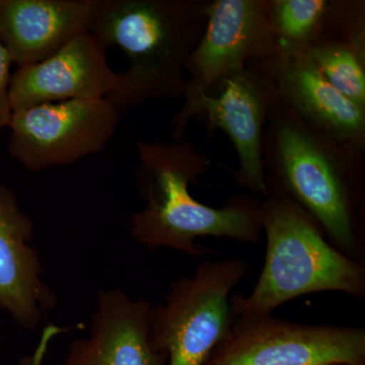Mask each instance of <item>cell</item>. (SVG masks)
Instances as JSON below:
<instances>
[{"label": "cell", "mask_w": 365, "mask_h": 365, "mask_svg": "<svg viewBox=\"0 0 365 365\" xmlns=\"http://www.w3.org/2000/svg\"><path fill=\"white\" fill-rule=\"evenodd\" d=\"M122 113L108 98L40 104L13 113L9 150L25 169L66 167L105 150Z\"/></svg>", "instance_id": "obj_8"}, {"label": "cell", "mask_w": 365, "mask_h": 365, "mask_svg": "<svg viewBox=\"0 0 365 365\" xmlns=\"http://www.w3.org/2000/svg\"><path fill=\"white\" fill-rule=\"evenodd\" d=\"M272 61L252 62L227 74L196 103L188 117L190 123L202 116L209 131L225 132L239 160L235 182L264 198L268 196L264 134L271 112L280 103Z\"/></svg>", "instance_id": "obj_9"}, {"label": "cell", "mask_w": 365, "mask_h": 365, "mask_svg": "<svg viewBox=\"0 0 365 365\" xmlns=\"http://www.w3.org/2000/svg\"><path fill=\"white\" fill-rule=\"evenodd\" d=\"M205 31L185 66L184 98L172 122V136L181 140L192 108L222 78L252 62H270L279 50L268 0L206 1Z\"/></svg>", "instance_id": "obj_6"}, {"label": "cell", "mask_w": 365, "mask_h": 365, "mask_svg": "<svg viewBox=\"0 0 365 365\" xmlns=\"http://www.w3.org/2000/svg\"><path fill=\"white\" fill-rule=\"evenodd\" d=\"M272 66L283 105L317 130L364 157L365 110L331 86L304 52L279 49Z\"/></svg>", "instance_id": "obj_13"}, {"label": "cell", "mask_w": 365, "mask_h": 365, "mask_svg": "<svg viewBox=\"0 0 365 365\" xmlns=\"http://www.w3.org/2000/svg\"><path fill=\"white\" fill-rule=\"evenodd\" d=\"M97 0H0V39L19 67L51 56L88 32Z\"/></svg>", "instance_id": "obj_14"}, {"label": "cell", "mask_w": 365, "mask_h": 365, "mask_svg": "<svg viewBox=\"0 0 365 365\" xmlns=\"http://www.w3.org/2000/svg\"><path fill=\"white\" fill-rule=\"evenodd\" d=\"M326 365H359L349 364V362H334V364H326Z\"/></svg>", "instance_id": "obj_19"}, {"label": "cell", "mask_w": 365, "mask_h": 365, "mask_svg": "<svg viewBox=\"0 0 365 365\" xmlns=\"http://www.w3.org/2000/svg\"><path fill=\"white\" fill-rule=\"evenodd\" d=\"M153 309L121 288L101 290L90 335L72 343L66 365H169V356L151 344Z\"/></svg>", "instance_id": "obj_12"}, {"label": "cell", "mask_w": 365, "mask_h": 365, "mask_svg": "<svg viewBox=\"0 0 365 365\" xmlns=\"http://www.w3.org/2000/svg\"><path fill=\"white\" fill-rule=\"evenodd\" d=\"M362 158L281 102L268 118L263 145L268 192L299 204L336 249L359 262L365 254Z\"/></svg>", "instance_id": "obj_1"}, {"label": "cell", "mask_w": 365, "mask_h": 365, "mask_svg": "<svg viewBox=\"0 0 365 365\" xmlns=\"http://www.w3.org/2000/svg\"><path fill=\"white\" fill-rule=\"evenodd\" d=\"M201 0H97L88 32L129 61L112 98L123 113L148 100L182 97L185 66L207 24Z\"/></svg>", "instance_id": "obj_3"}, {"label": "cell", "mask_w": 365, "mask_h": 365, "mask_svg": "<svg viewBox=\"0 0 365 365\" xmlns=\"http://www.w3.org/2000/svg\"><path fill=\"white\" fill-rule=\"evenodd\" d=\"M105 48L90 32L79 34L51 56L19 67L11 74L13 111L72 100H100L119 96L123 72L110 66Z\"/></svg>", "instance_id": "obj_10"}, {"label": "cell", "mask_w": 365, "mask_h": 365, "mask_svg": "<svg viewBox=\"0 0 365 365\" xmlns=\"http://www.w3.org/2000/svg\"><path fill=\"white\" fill-rule=\"evenodd\" d=\"M365 365V329L304 324L272 314L235 317L203 365Z\"/></svg>", "instance_id": "obj_7"}, {"label": "cell", "mask_w": 365, "mask_h": 365, "mask_svg": "<svg viewBox=\"0 0 365 365\" xmlns=\"http://www.w3.org/2000/svg\"><path fill=\"white\" fill-rule=\"evenodd\" d=\"M364 2L331 1L306 54L326 81L365 110Z\"/></svg>", "instance_id": "obj_15"}, {"label": "cell", "mask_w": 365, "mask_h": 365, "mask_svg": "<svg viewBox=\"0 0 365 365\" xmlns=\"http://www.w3.org/2000/svg\"><path fill=\"white\" fill-rule=\"evenodd\" d=\"M136 185L145 207L132 216L130 234L148 249L165 247L202 256L196 244L204 237H227L256 245L263 232L262 204L239 194L223 207L205 205L191 195L189 186L210 167L208 158L191 141H137Z\"/></svg>", "instance_id": "obj_2"}, {"label": "cell", "mask_w": 365, "mask_h": 365, "mask_svg": "<svg viewBox=\"0 0 365 365\" xmlns=\"http://www.w3.org/2000/svg\"><path fill=\"white\" fill-rule=\"evenodd\" d=\"M262 204L267 237L265 262L249 297H230L235 317L272 314L302 295L338 292L365 297V267L325 239V234L292 199L269 191Z\"/></svg>", "instance_id": "obj_4"}, {"label": "cell", "mask_w": 365, "mask_h": 365, "mask_svg": "<svg viewBox=\"0 0 365 365\" xmlns=\"http://www.w3.org/2000/svg\"><path fill=\"white\" fill-rule=\"evenodd\" d=\"M34 223L13 190L0 182V309L26 331L40 326L57 297L42 280L39 253L31 246Z\"/></svg>", "instance_id": "obj_11"}, {"label": "cell", "mask_w": 365, "mask_h": 365, "mask_svg": "<svg viewBox=\"0 0 365 365\" xmlns=\"http://www.w3.org/2000/svg\"><path fill=\"white\" fill-rule=\"evenodd\" d=\"M69 330L71 329L61 328V327L52 325V324L46 326L33 355L21 359L20 365H42L50 342L59 334L66 333Z\"/></svg>", "instance_id": "obj_18"}, {"label": "cell", "mask_w": 365, "mask_h": 365, "mask_svg": "<svg viewBox=\"0 0 365 365\" xmlns=\"http://www.w3.org/2000/svg\"><path fill=\"white\" fill-rule=\"evenodd\" d=\"M330 6L331 0H268L279 49L306 52L321 32Z\"/></svg>", "instance_id": "obj_16"}, {"label": "cell", "mask_w": 365, "mask_h": 365, "mask_svg": "<svg viewBox=\"0 0 365 365\" xmlns=\"http://www.w3.org/2000/svg\"><path fill=\"white\" fill-rule=\"evenodd\" d=\"M11 64H13V60L0 39V130L9 128L13 117L14 111L11 108V97H9Z\"/></svg>", "instance_id": "obj_17"}, {"label": "cell", "mask_w": 365, "mask_h": 365, "mask_svg": "<svg viewBox=\"0 0 365 365\" xmlns=\"http://www.w3.org/2000/svg\"><path fill=\"white\" fill-rule=\"evenodd\" d=\"M248 274L242 259L205 261L191 277L173 282L163 304L153 306L151 344L169 365H203L234 323L230 297Z\"/></svg>", "instance_id": "obj_5"}]
</instances>
